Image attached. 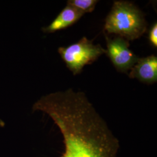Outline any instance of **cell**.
Instances as JSON below:
<instances>
[{"label":"cell","instance_id":"5b68a950","mask_svg":"<svg viewBox=\"0 0 157 157\" xmlns=\"http://www.w3.org/2000/svg\"><path fill=\"white\" fill-rule=\"evenodd\" d=\"M130 78H137L146 84L157 82V57L154 55L139 58L134 67L130 69Z\"/></svg>","mask_w":157,"mask_h":157},{"label":"cell","instance_id":"7a4b0ae2","mask_svg":"<svg viewBox=\"0 0 157 157\" xmlns=\"http://www.w3.org/2000/svg\"><path fill=\"white\" fill-rule=\"evenodd\" d=\"M147 24L144 14L133 3L115 1L108 15L104 30L127 40L140 38L146 32Z\"/></svg>","mask_w":157,"mask_h":157},{"label":"cell","instance_id":"6da1fadb","mask_svg":"<svg viewBox=\"0 0 157 157\" xmlns=\"http://www.w3.org/2000/svg\"><path fill=\"white\" fill-rule=\"evenodd\" d=\"M32 110L48 115L59 129L65 148L60 157H118L119 141L83 92L43 95Z\"/></svg>","mask_w":157,"mask_h":157},{"label":"cell","instance_id":"ba28073f","mask_svg":"<svg viewBox=\"0 0 157 157\" xmlns=\"http://www.w3.org/2000/svg\"><path fill=\"white\" fill-rule=\"evenodd\" d=\"M148 40L151 45L157 47V23H154L150 29L148 33Z\"/></svg>","mask_w":157,"mask_h":157},{"label":"cell","instance_id":"9c48e42d","mask_svg":"<svg viewBox=\"0 0 157 157\" xmlns=\"http://www.w3.org/2000/svg\"><path fill=\"white\" fill-rule=\"evenodd\" d=\"M6 126V122L0 118V127L1 128H4Z\"/></svg>","mask_w":157,"mask_h":157},{"label":"cell","instance_id":"277c9868","mask_svg":"<svg viewBox=\"0 0 157 157\" xmlns=\"http://www.w3.org/2000/svg\"><path fill=\"white\" fill-rule=\"evenodd\" d=\"M107 54L118 72L127 73L134 67L139 57L129 48L130 43L121 37L111 39L105 36Z\"/></svg>","mask_w":157,"mask_h":157},{"label":"cell","instance_id":"3957f363","mask_svg":"<svg viewBox=\"0 0 157 157\" xmlns=\"http://www.w3.org/2000/svg\"><path fill=\"white\" fill-rule=\"evenodd\" d=\"M58 52L74 75L81 73L85 65L91 64L102 54H107L106 49L100 44H94L93 40L86 37L67 47H59Z\"/></svg>","mask_w":157,"mask_h":157},{"label":"cell","instance_id":"52a82bcc","mask_svg":"<svg viewBox=\"0 0 157 157\" xmlns=\"http://www.w3.org/2000/svg\"><path fill=\"white\" fill-rule=\"evenodd\" d=\"M98 2L97 0H68L67 5L73 6L84 14L93 11Z\"/></svg>","mask_w":157,"mask_h":157},{"label":"cell","instance_id":"8992f818","mask_svg":"<svg viewBox=\"0 0 157 157\" xmlns=\"http://www.w3.org/2000/svg\"><path fill=\"white\" fill-rule=\"evenodd\" d=\"M84 13L72 6L67 5L50 24L42 28L45 33H52L71 26L77 22Z\"/></svg>","mask_w":157,"mask_h":157}]
</instances>
